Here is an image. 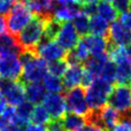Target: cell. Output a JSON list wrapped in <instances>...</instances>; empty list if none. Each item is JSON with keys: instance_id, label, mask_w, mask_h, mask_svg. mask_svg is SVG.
I'll return each mask as SVG.
<instances>
[{"instance_id": "6da1fadb", "label": "cell", "mask_w": 131, "mask_h": 131, "mask_svg": "<svg viewBox=\"0 0 131 131\" xmlns=\"http://www.w3.org/2000/svg\"><path fill=\"white\" fill-rule=\"evenodd\" d=\"M45 17L35 15L28 26L16 36L24 50L36 51L37 46L44 38Z\"/></svg>"}, {"instance_id": "7a4b0ae2", "label": "cell", "mask_w": 131, "mask_h": 131, "mask_svg": "<svg viewBox=\"0 0 131 131\" xmlns=\"http://www.w3.org/2000/svg\"><path fill=\"white\" fill-rule=\"evenodd\" d=\"M113 84L101 78H95L86 89V99L91 112H95L106 105L113 91Z\"/></svg>"}, {"instance_id": "3957f363", "label": "cell", "mask_w": 131, "mask_h": 131, "mask_svg": "<svg viewBox=\"0 0 131 131\" xmlns=\"http://www.w3.org/2000/svg\"><path fill=\"white\" fill-rule=\"evenodd\" d=\"M32 16L33 13L27 3H23L19 1L14 2L12 8L6 16L7 29L10 34L17 36L31 21V19L33 18Z\"/></svg>"}, {"instance_id": "277c9868", "label": "cell", "mask_w": 131, "mask_h": 131, "mask_svg": "<svg viewBox=\"0 0 131 131\" xmlns=\"http://www.w3.org/2000/svg\"><path fill=\"white\" fill-rule=\"evenodd\" d=\"M48 73L47 62L38 55H35L30 60L23 64L21 82L26 85L29 83L41 82Z\"/></svg>"}, {"instance_id": "5b68a950", "label": "cell", "mask_w": 131, "mask_h": 131, "mask_svg": "<svg viewBox=\"0 0 131 131\" xmlns=\"http://www.w3.org/2000/svg\"><path fill=\"white\" fill-rule=\"evenodd\" d=\"M68 112L87 117L90 114V108L86 99V91L83 87L78 86L69 89L64 95Z\"/></svg>"}, {"instance_id": "8992f818", "label": "cell", "mask_w": 131, "mask_h": 131, "mask_svg": "<svg viewBox=\"0 0 131 131\" xmlns=\"http://www.w3.org/2000/svg\"><path fill=\"white\" fill-rule=\"evenodd\" d=\"M0 91L11 106H17L26 100L25 85L21 81L2 80L0 82Z\"/></svg>"}, {"instance_id": "52a82bcc", "label": "cell", "mask_w": 131, "mask_h": 131, "mask_svg": "<svg viewBox=\"0 0 131 131\" xmlns=\"http://www.w3.org/2000/svg\"><path fill=\"white\" fill-rule=\"evenodd\" d=\"M23 73V63L17 54L0 56V77L2 80H18Z\"/></svg>"}, {"instance_id": "ba28073f", "label": "cell", "mask_w": 131, "mask_h": 131, "mask_svg": "<svg viewBox=\"0 0 131 131\" xmlns=\"http://www.w3.org/2000/svg\"><path fill=\"white\" fill-rule=\"evenodd\" d=\"M107 102L121 114L128 113L131 110V88L129 85H117L114 87Z\"/></svg>"}, {"instance_id": "9c48e42d", "label": "cell", "mask_w": 131, "mask_h": 131, "mask_svg": "<svg viewBox=\"0 0 131 131\" xmlns=\"http://www.w3.org/2000/svg\"><path fill=\"white\" fill-rule=\"evenodd\" d=\"M36 52L38 56L43 58L46 62H52L59 59H64L68 55V51L64 50L53 40L43 39L37 46Z\"/></svg>"}, {"instance_id": "30bf717a", "label": "cell", "mask_w": 131, "mask_h": 131, "mask_svg": "<svg viewBox=\"0 0 131 131\" xmlns=\"http://www.w3.org/2000/svg\"><path fill=\"white\" fill-rule=\"evenodd\" d=\"M42 104L48 111L52 120H60L67 113L66 98L61 93H46Z\"/></svg>"}, {"instance_id": "8fae6325", "label": "cell", "mask_w": 131, "mask_h": 131, "mask_svg": "<svg viewBox=\"0 0 131 131\" xmlns=\"http://www.w3.org/2000/svg\"><path fill=\"white\" fill-rule=\"evenodd\" d=\"M56 43L68 52L71 51L79 43V34L72 23L66 21L61 24V28L55 38Z\"/></svg>"}, {"instance_id": "7c38bea8", "label": "cell", "mask_w": 131, "mask_h": 131, "mask_svg": "<svg viewBox=\"0 0 131 131\" xmlns=\"http://www.w3.org/2000/svg\"><path fill=\"white\" fill-rule=\"evenodd\" d=\"M107 40L111 44L126 46L131 42V30L126 28L120 20H115L110 26Z\"/></svg>"}, {"instance_id": "4fadbf2b", "label": "cell", "mask_w": 131, "mask_h": 131, "mask_svg": "<svg viewBox=\"0 0 131 131\" xmlns=\"http://www.w3.org/2000/svg\"><path fill=\"white\" fill-rule=\"evenodd\" d=\"M85 75V69L81 63L70 64L64 75L62 76V83L66 89H72L82 85Z\"/></svg>"}, {"instance_id": "5bb4252c", "label": "cell", "mask_w": 131, "mask_h": 131, "mask_svg": "<svg viewBox=\"0 0 131 131\" xmlns=\"http://www.w3.org/2000/svg\"><path fill=\"white\" fill-rule=\"evenodd\" d=\"M83 40L85 41L89 52L92 56H101L105 55L108 50V40L106 38L94 36V35H87L83 37Z\"/></svg>"}, {"instance_id": "9a60e30c", "label": "cell", "mask_w": 131, "mask_h": 131, "mask_svg": "<svg viewBox=\"0 0 131 131\" xmlns=\"http://www.w3.org/2000/svg\"><path fill=\"white\" fill-rule=\"evenodd\" d=\"M23 50L24 49L20 46L16 36L7 33L0 35V56L7 54L19 55Z\"/></svg>"}, {"instance_id": "2e32d148", "label": "cell", "mask_w": 131, "mask_h": 131, "mask_svg": "<svg viewBox=\"0 0 131 131\" xmlns=\"http://www.w3.org/2000/svg\"><path fill=\"white\" fill-rule=\"evenodd\" d=\"M28 6L33 14L41 17H51L55 8V0H30Z\"/></svg>"}, {"instance_id": "e0dca14e", "label": "cell", "mask_w": 131, "mask_h": 131, "mask_svg": "<svg viewBox=\"0 0 131 131\" xmlns=\"http://www.w3.org/2000/svg\"><path fill=\"white\" fill-rule=\"evenodd\" d=\"M89 49L83 39L79 41V43L76 45L75 48H73L71 51L68 52V55L66 57L69 64H76V63H83L86 62L87 59L90 57Z\"/></svg>"}, {"instance_id": "ac0fdd59", "label": "cell", "mask_w": 131, "mask_h": 131, "mask_svg": "<svg viewBox=\"0 0 131 131\" xmlns=\"http://www.w3.org/2000/svg\"><path fill=\"white\" fill-rule=\"evenodd\" d=\"M60 122L66 131H80L87 124L85 117L71 112L66 113L60 119Z\"/></svg>"}, {"instance_id": "d6986e66", "label": "cell", "mask_w": 131, "mask_h": 131, "mask_svg": "<svg viewBox=\"0 0 131 131\" xmlns=\"http://www.w3.org/2000/svg\"><path fill=\"white\" fill-rule=\"evenodd\" d=\"M25 93H26V100L33 103L37 104L39 102H42L46 90L41 84V82H36V83H29L26 84L25 86Z\"/></svg>"}, {"instance_id": "ffe728a7", "label": "cell", "mask_w": 131, "mask_h": 131, "mask_svg": "<svg viewBox=\"0 0 131 131\" xmlns=\"http://www.w3.org/2000/svg\"><path fill=\"white\" fill-rule=\"evenodd\" d=\"M89 32L91 35L106 38L108 37V32H110V25L108 21H106L104 18L99 16L98 14H94L90 16V28Z\"/></svg>"}, {"instance_id": "44dd1931", "label": "cell", "mask_w": 131, "mask_h": 131, "mask_svg": "<svg viewBox=\"0 0 131 131\" xmlns=\"http://www.w3.org/2000/svg\"><path fill=\"white\" fill-rule=\"evenodd\" d=\"M34 110L33 103L25 100L23 103L16 106L15 108V114H16V120H15V125L19 127H24L29 124L31 121V116Z\"/></svg>"}, {"instance_id": "7402d4cb", "label": "cell", "mask_w": 131, "mask_h": 131, "mask_svg": "<svg viewBox=\"0 0 131 131\" xmlns=\"http://www.w3.org/2000/svg\"><path fill=\"white\" fill-rule=\"evenodd\" d=\"M80 7H71V6H59L55 5V8L52 13V17L57 19L60 23H66L73 20V18L80 12Z\"/></svg>"}, {"instance_id": "603a6c76", "label": "cell", "mask_w": 131, "mask_h": 131, "mask_svg": "<svg viewBox=\"0 0 131 131\" xmlns=\"http://www.w3.org/2000/svg\"><path fill=\"white\" fill-rule=\"evenodd\" d=\"M96 13L99 16H101L102 18H104L106 21L113 23V21H115L117 19L119 12L114 7L113 3L107 2V1H104V0H101V1H99L98 5H97V11H96Z\"/></svg>"}, {"instance_id": "cb8c5ba5", "label": "cell", "mask_w": 131, "mask_h": 131, "mask_svg": "<svg viewBox=\"0 0 131 131\" xmlns=\"http://www.w3.org/2000/svg\"><path fill=\"white\" fill-rule=\"evenodd\" d=\"M116 82L118 85H129L131 83V60L117 64Z\"/></svg>"}, {"instance_id": "d4e9b609", "label": "cell", "mask_w": 131, "mask_h": 131, "mask_svg": "<svg viewBox=\"0 0 131 131\" xmlns=\"http://www.w3.org/2000/svg\"><path fill=\"white\" fill-rule=\"evenodd\" d=\"M42 82H43L42 84H43L45 90L48 92H51V93H61L62 90L64 89L62 79H60V77L54 76L50 73H47V75L44 77Z\"/></svg>"}, {"instance_id": "484cf974", "label": "cell", "mask_w": 131, "mask_h": 131, "mask_svg": "<svg viewBox=\"0 0 131 131\" xmlns=\"http://www.w3.org/2000/svg\"><path fill=\"white\" fill-rule=\"evenodd\" d=\"M73 26L75 27L77 33L79 36H87L89 33V28H90V18L89 15H87L85 12L80 11L78 14L73 18Z\"/></svg>"}, {"instance_id": "4316f807", "label": "cell", "mask_w": 131, "mask_h": 131, "mask_svg": "<svg viewBox=\"0 0 131 131\" xmlns=\"http://www.w3.org/2000/svg\"><path fill=\"white\" fill-rule=\"evenodd\" d=\"M31 121L34 124L45 125V124H49L52 121V119L48 111L45 108L43 104H36L34 106V110L31 116Z\"/></svg>"}, {"instance_id": "83f0119b", "label": "cell", "mask_w": 131, "mask_h": 131, "mask_svg": "<svg viewBox=\"0 0 131 131\" xmlns=\"http://www.w3.org/2000/svg\"><path fill=\"white\" fill-rule=\"evenodd\" d=\"M61 28V23L54 17H47L44 26V38L46 40H54Z\"/></svg>"}, {"instance_id": "f1b7e54d", "label": "cell", "mask_w": 131, "mask_h": 131, "mask_svg": "<svg viewBox=\"0 0 131 131\" xmlns=\"http://www.w3.org/2000/svg\"><path fill=\"white\" fill-rule=\"evenodd\" d=\"M116 72H117V64L114 61H112L108 57L107 61L104 63L103 68H102L99 78L113 84L114 82H116Z\"/></svg>"}, {"instance_id": "f546056e", "label": "cell", "mask_w": 131, "mask_h": 131, "mask_svg": "<svg viewBox=\"0 0 131 131\" xmlns=\"http://www.w3.org/2000/svg\"><path fill=\"white\" fill-rule=\"evenodd\" d=\"M69 62L67 59H59L56 61H52L48 63V73L57 76V77H62L66 73V71L69 68Z\"/></svg>"}, {"instance_id": "4dcf8cb0", "label": "cell", "mask_w": 131, "mask_h": 131, "mask_svg": "<svg viewBox=\"0 0 131 131\" xmlns=\"http://www.w3.org/2000/svg\"><path fill=\"white\" fill-rule=\"evenodd\" d=\"M99 1L100 0H81V11L85 12L89 16L96 14Z\"/></svg>"}, {"instance_id": "1f68e13d", "label": "cell", "mask_w": 131, "mask_h": 131, "mask_svg": "<svg viewBox=\"0 0 131 131\" xmlns=\"http://www.w3.org/2000/svg\"><path fill=\"white\" fill-rule=\"evenodd\" d=\"M113 5L118 12L123 13L131 9V0H114Z\"/></svg>"}, {"instance_id": "d6a6232c", "label": "cell", "mask_w": 131, "mask_h": 131, "mask_svg": "<svg viewBox=\"0 0 131 131\" xmlns=\"http://www.w3.org/2000/svg\"><path fill=\"white\" fill-rule=\"evenodd\" d=\"M14 4V0H0V14H7Z\"/></svg>"}, {"instance_id": "836d02e7", "label": "cell", "mask_w": 131, "mask_h": 131, "mask_svg": "<svg viewBox=\"0 0 131 131\" xmlns=\"http://www.w3.org/2000/svg\"><path fill=\"white\" fill-rule=\"evenodd\" d=\"M126 28H128L129 30H131V9L121 13L120 15V19H119Z\"/></svg>"}, {"instance_id": "e575fe53", "label": "cell", "mask_w": 131, "mask_h": 131, "mask_svg": "<svg viewBox=\"0 0 131 131\" xmlns=\"http://www.w3.org/2000/svg\"><path fill=\"white\" fill-rule=\"evenodd\" d=\"M47 131H66L61 125L60 120H52L47 127Z\"/></svg>"}, {"instance_id": "d590c367", "label": "cell", "mask_w": 131, "mask_h": 131, "mask_svg": "<svg viewBox=\"0 0 131 131\" xmlns=\"http://www.w3.org/2000/svg\"><path fill=\"white\" fill-rule=\"evenodd\" d=\"M24 131H47V127L45 125H38L33 123L26 125Z\"/></svg>"}, {"instance_id": "8d00e7d4", "label": "cell", "mask_w": 131, "mask_h": 131, "mask_svg": "<svg viewBox=\"0 0 131 131\" xmlns=\"http://www.w3.org/2000/svg\"><path fill=\"white\" fill-rule=\"evenodd\" d=\"M80 131H106L103 128L95 125V124H91V123H87Z\"/></svg>"}, {"instance_id": "74e56055", "label": "cell", "mask_w": 131, "mask_h": 131, "mask_svg": "<svg viewBox=\"0 0 131 131\" xmlns=\"http://www.w3.org/2000/svg\"><path fill=\"white\" fill-rule=\"evenodd\" d=\"M7 100H6V98H5V96L3 95V93L0 91V115H2L5 111H6V108L8 107L7 106Z\"/></svg>"}, {"instance_id": "f35d334b", "label": "cell", "mask_w": 131, "mask_h": 131, "mask_svg": "<svg viewBox=\"0 0 131 131\" xmlns=\"http://www.w3.org/2000/svg\"><path fill=\"white\" fill-rule=\"evenodd\" d=\"M7 21H6V17L2 14H0V35L6 33L7 31Z\"/></svg>"}, {"instance_id": "ab89813d", "label": "cell", "mask_w": 131, "mask_h": 131, "mask_svg": "<svg viewBox=\"0 0 131 131\" xmlns=\"http://www.w3.org/2000/svg\"><path fill=\"white\" fill-rule=\"evenodd\" d=\"M9 126H10V123L7 121V119L3 115H0V131L5 130Z\"/></svg>"}, {"instance_id": "60d3db41", "label": "cell", "mask_w": 131, "mask_h": 131, "mask_svg": "<svg viewBox=\"0 0 131 131\" xmlns=\"http://www.w3.org/2000/svg\"><path fill=\"white\" fill-rule=\"evenodd\" d=\"M3 131H24V130H23V128L19 127V126H16V125H10L8 128H6V129L3 130Z\"/></svg>"}, {"instance_id": "b9f144b4", "label": "cell", "mask_w": 131, "mask_h": 131, "mask_svg": "<svg viewBox=\"0 0 131 131\" xmlns=\"http://www.w3.org/2000/svg\"><path fill=\"white\" fill-rule=\"evenodd\" d=\"M125 47H126V51H127V54H128L129 58L131 59V42H130L129 44H127Z\"/></svg>"}, {"instance_id": "7bdbcfd3", "label": "cell", "mask_w": 131, "mask_h": 131, "mask_svg": "<svg viewBox=\"0 0 131 131\" xmlns=\"http://www.w3.org/2000/svg\"><path fill=\"white\" fill-rule=\"evenodd\" d=\"M17 1H19V2H23V3H28L30 0H17Z\"/></svg>"}, {"instance_id": "ee69618b", "label": "cell", "mask_w": 131, "mask_h": 131, "mask_svg": "<svg viewBox=\"0 0 131 131\" xmlns=\"http://www.w3.org/2000/svg\"><path fill=\"white\" fill-rule=\"evenodd\" d=\"M104 1H107V2H111V1H112V2H113L114 0H104Z\"/></svg>"}]
</instances>
